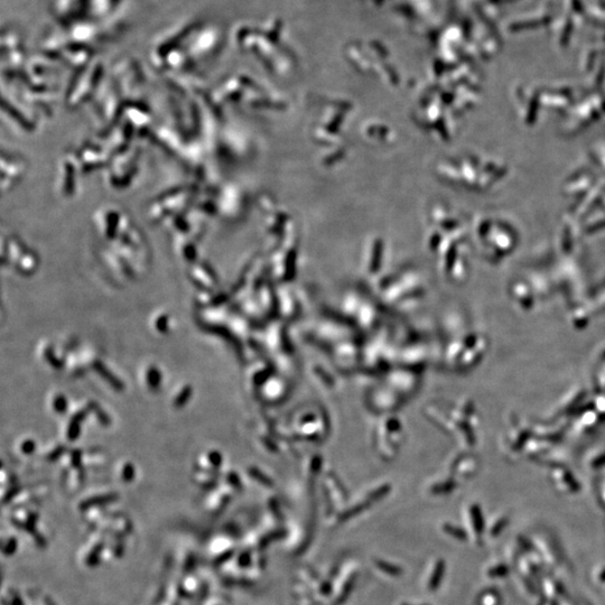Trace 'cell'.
<instances>
[{
	"mask_svg": "<svg viewBox=\"0 0 605 605\" xmlns=\"http://www.w3.org/2000/svg\"><path fill=\"white\" fill-rule=\"evenodd\" d=\"M353 587H354V578H351V579H349L348 583H346V584L344 585L343 590L341 591L340 595H339L338 600H337V603H338V604H342V603H344L346 600H348V597L350 596V594H351V593H352V591H353Z\"/></svg>",
	"mask_w": 605,
	"mask_h": 605,
	"instance_id": "cell-11",
	"label": "cell"
},
{
	"mask_svg": "<svg viewBox=\"0 0 605 605\" xmlns=\"http://www.w3.org/2000/svg\"><path fill=\"white\" fill-rule=\"evenodd\" d=\"M42 604L43 605H56V603L52 600V598L48 595L43 596V600H42Z\"/></svg>",
	"mask_w": 605,
	"mask_h": 605,
	"instance_id": "cell-19",
	"label": "cell"
},
{
	"mask_svg": "<svg viewBox=\"0 0 605 605\" xmlns=\"http://www.w3.org/2000/svg\"><path fill=\"white\" fill-rule=\"evenodd\" d=\"M195 480H196L197 484L203 486V487L211 486L214 483V480L211 477H209V475H207V473H203V474L197 473L196 477H195Z\"/></svg>",
	"mask_w": 605,
	"mask_h": 605,
	"instance_id": "cell-14",
	"label": "cell"
},
{
	"mask_svg": "<svg viewBox=\"0 0 605 605\" xmlns=\"http://www.w3.org/2000/svg\"><path fill=\"white\" fill-rule=\"evenodd\" d=\"M116 499V495L114 493H107V495H99V496H95L92 498L86 499L82 503H80V507L82 506L84 510H87L90 508H95V507H101L103 506L104 503L113 501Z\"/></svg>",
	"mask_w": 605,
	"mask_h": 605,
	"instance_id": "cell-4",
	"label": "cell"
},
{
	"mask_svg": "<svg viewBox=\"0 0 605 605\" xmlns=\"http://www.w3.org/2000/svg\"><path fill=\"white\" fill-rule=\"evenodd\" d=\"M55 407H56V409L60 410V412H64V410H65V401H64V398H62V397L57 398V400L55 402Z\"/></svg>",
	"mask_w": 605,
	"mask_h": 605,
	"instance_id": "cell-18",
	"label": "cell"
},
{
	"mask_svg": "<svg viewBox=\"0 0 605 605\" xmlns=\"http://www.w3.org/2000/svg\"><path fill=\"white\" fill-rule=\"evenodd\" d=\"M445 531L447 532L451 536H453L457 539H465L466 538V533L464 532L460 528H455V527H452V526H445Z\"/></svg>",
	"mask_w": 605,
	"mask_h": 605,
	"instance_id": "cell-15",
	"label": "cell"
},
{
	"mask_svg": "<svg viewBox=\"0 0 605 605\" xmlns=\"http://www.w3.org/2000/svg\"><path fill=\"white\" fill-rule=\"evenodd\" d=\"M132 477H133L132 468L130 466H129V465L125 466V468H123V471H122V479H123V481H131Z\"/></svg>",
	"mask_w": 605,
	"mask_h": 605,
	"instance_id": "cell-17",
	"label": "cell"
},
{
	"mask_svg": "<svg viewBox=\"0 0 605 605\" xmlns=\"http://www.w3.org/2000/svg\"><path fill=\"white\" fill-rule=\"evenodd\" d=\"M226 506V497L223 498L219 493H213L209 499L207 507L211 513H218Z\"/></svg>",
	"mask_w": 605,
	"mask_h": 605,
	"instance_id": "cell-8",
	"label": "cell"
},
{
	"mask_svg": "<svg viewBox=\"0 0 605 605\" xmlns=\"http://www.w3.org/2000/svg\"><path fill=\"white\" fill-rule=\"evenodd\" d=\"M17 548H18V542H17V539L15 537H8L3 545V553L6 556H11L16 553Z\"/></svg>",
	"mask_w": 605,
	"mask_h": 605,
	"instance_id": "cell-10",
	"label": "cell"
},
{
	"mask_svg": "<svg viewBox=\"0 0 605 605\" xmlns=\"http://www.w3.org/2000/svg\"><path fill=\"white\" fill-rule=\"evenodd\" d=\"M251 562H252L251 553L248 550L242 551V553L238 556V559H237L238 566L241 567V568H248L251 565Z\"/></svg>",
	"mask_w": 605,
	"mask_h": 605,
	"instance_id": "cell-12",
	"label": "cell"
},
{
	"mask_svg": "<svg viewBox=\"0 0 605 605\" xmlns=\"http://www.w3.org/2000/svg\"><path fill=\"white\" fill-rule=\"evenodd\" d=\"M3 605H8V604H7V603H6V602H5V601H4V600H3Z\"/></svg>",
	"mask_w": 605,
	"mask_h": 605,
	"instance_id": "cell-22",
	"label": "cell"
},
{
	"mask_svg": "<svg viewBox=\"0 0 605 605\" xmlns=\"http://www.w3.org/2000/svg\"><path fill=\"white\" fill-rule=\"evenodd\" d=\"M104 533L99 532L98 536H95L90 544L86 546L85 553L83 555V562L87 567H95L101 561V557L103 556L104 548H105V539L103 537Z\"/></svg>",
	"mask_w": 605,
	"mask_h": 605,
	"instance_id": "cell-2",
	"label": "cell"
},
{
	"mask_svg": "<svg viewBox=\"0 0 605 605\" xmlns=\"http://www.w3.org/2000/svg\"><path fill=\"white\" fill-rule=\"evenodd\" d=\"M204 605H223L222 602H220L218 598H209V600L205 602Z\"/></svg>",
	"mask_w": 605,
	"mask_h": 605,
	"instance_id": "cell-20",
	"label": "cell"
},
{
	"mask_svg": "<svg viewBox=\"0 0 605 605\" xmlns=\"http://www.w3.org/2000/svg\"><path fill=\"white\" fill-rule=\"evenodd\" d=\"M444 569H445L444 562L439 561L436 564L435 569H434V572L431 576L430 583H428V590L436 591L438 589V586L440 585V581H442L443 576H444Z\"/></svg>",
	"mask_w": 605,
	"mask_h": 605,
	"instance_id": "cell-6",
	"label": "cell"
},
{
	"mask_svg": "<svg viewBox=\"0 0 605 605\" xmlns=\"http://www.w3.org/2000/svg\"><path fill=\"white\" fill-rule=\"evenodd\" d=\"M181 592L178 585H170L164 593L161 605H181Z\"/></svg>",
	"mask_w": 605,
	"mask_h": 605,
	"instance_id": "cell-5",
	"label": "cell"
},
{
	"mask_svg": "<svg viewBox=\"0 0 605 605\" xmlns=\"http://www.w3.org/2000/svg\"><path fill=\"white\" fill-rule=\"evenodd\" d=\"M4 601L6 603H7L8 605H24V602H23L21 597L19 596L18 593H16L13 590L8 591L7 600H6V598H4Z\"/></svg>",
	"mask_w": 605,
	"mask_h": 605,
	"instance_id": "cell-13",
	"label": "cell"
},
{
	"mask_svg": "<svg viewBox=\"0 0 605 605\" xmlns=\"http://www.w3.org/2000/svg\"><path fill=\"white\" fill-rule=\"evenodd\" d=\"M401 605H414V604H408V603H402Z\"/></svg>",
	"mask_w": 605,
	"mask_h": 605,
	"instance_id": "cell-21",
	"label": "cell"
},
{
	"mask_svg": "<svg viewBox=\"0 0 605 605\" xmlns=\"http://www.w3.org/2000/svg\"><path fill=\"white\" fill-rule=\"evenodd\" d=\"M178 587L182 597L186 598L195 597L205 590V586L202 581L192 574H187L185 578L181 581V584H178Z\"/></svg>",
	"mask_w": 605,
	"mask_h": 605,
	"instance_id": "cell-3",
	"label": "cell"
},
{
	"mask_svg": "<svg viewBox=\"0 0 605 605\" xmlns=\"http://www.w3.org/2000/svg\"><path fill=\"white\" fill-rule=\"evenodd\" d=\"M374 563L381 572L390 575V576H399V575L402 574V568L397 565H393L391 563H388L383 559H377Z\"/></svg>",
	"mask_w": 605,
	"mask_h": 605,
	"instance_id": "cell-7",
	"label": "cell"
},
{
	"mask_svg": "<svg viewBox=\"0 0 605 605\" xmlns=\"http://www.w3.org/2000/svg\"><path fill=\"white\" fill-rule=\"evenodd\" d=\"M108 549L114 558H119L125 554V544L121 538H114L113 544L108 545Z\"/></svg>",
	"mask_w": 605,
	"mask_h": 605,
	"instance_id": "cell-9",
	"label": "cell"
},
{
	"mask_svg": "<svg viewBox=\"0 0 605 605\" xmlns=\"http://www.w3.org/2000/svg\"><path fill=\"white\" fill-rule=\"evenodd\" d=\"M101 533H108L113 538L123 539L132 530V524L126 516L110 514L95 526Z\"/></svg>",
	"mask_w": 605,
	"mask_h": 605,
	"instance_id": "cell-1",
	"label": "cell"
},
{
	"mask_svg": "<svg viewBox=\"0 0 605 605\" xmlns=\"http://www.w3.org/2000/svg\"><path fill=\"white\" fill-rule=\"evenodd\" d=\"M158 380H160V374H158V372L156 371L155 369H151L149 371V378H148L149 385L151 387H156L158 385V383H160Z\"/></svg>",
	"mask_w": 605,
	"mask_h": 605,
	"instance_id": "cell-16",
	"label": "cell"
}]
</instances>
